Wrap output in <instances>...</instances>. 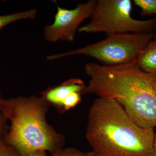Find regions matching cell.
<instances>
[{
  "mask_svg": "<svg viewBox=\"0 0 156 156\" xmlns=\"http://www.w3.org/2000/svg\"><path fill=\"white\" fill-rule=\"evenodd\" d=\"M49 106L41 96L0 98V112L11 122L6 143L19 156L39 150L53 154L62 148L64 136L46 120Z\"/></svg>",
  "mask_w": 156,
  "mask_h": 156,
  "instance_id": "3",
  "label": "cell"
},
{
  "mask_svg": "<svg viewBox=\"0 0 156 156\" xmlns=\"http://www.w3.org/2000/svg\"><path fill=\"white\" fill-rule=\"evenodd\" d=\"M36 9H30L27 11L17 12L14 14L0 16V30L9 23L22 19L34 20L36 17Z\"/></svg>",
  "mask_w": 156,
  "mask_h": 156,
  "instance_id": "9",
  "label": "cell"
},
{
  "mask_svg": "<svg viewBox=\"0 0 156 156\" xmlns=\"http://www.w3.org/2000/svg\"><path fill=\"white\" fill-rule=\"evenodd\" d=\"M0 156H19L16 151L4 141H0Z\"/></svg>",
  "mask_w": 156,
  "mask_h": 156,
  "instance_id": "13",
  "label": "cell"
},
{
  "mask_svg": "<svg viewBox=\"0 0 156 156\" xmlns=\"http://www.w3.org/2000/svg\"><path fill=\"white\" fill-rule=\"evenodd\" d=\"M82 94L80 92H74L71 93L63 100L62 111H68L76 106L80 102Z\"/></svg>",
  "mask_w": 156,
  "mask_h": 156,
  "instance_id": "11",
  "label": "cell"
},
{
  "mask_svg": "<svg viewBox=\"0 0 156 156\" xmlns=\"http://www.w3.org/2000/svg\"><path fill=\"white\" fill-rule=\"evenodd\" d=\"M97 3L95 0L78 4L74 9H68L57 6L52 24L44 28L45 40L50 43L58 41L73 42L76 32L85 20L91 17Z\"/></svg>",
  "mask_w": 156,
  "mask_h": 156,
  "instance_id": "6",
  "label": "cell"
},
{
  "mask_svg": "<svg viewBox=\"0 0 156 156\" xmlns=\"http://www.w3.org/2000/svg\"><path fill=\"white\" fill-rule=\"evenodd\" d=\"M136 63L143 71L156 76V41L153 39L148 43L140 53Z\"/></svg>",
  "mask_w": 156,
  "mask_h": 156,
  "instance_id": "8",
  "label": "cell"
},
{
  "mask_svg": "<svg viewBox=\"0 0 156 156\" xmlns=\"http://www.w3.org/2000/svg\"><path fill=\"white\" fill-rule=\"evenodd\" d=\"M87 86L83 81L78 78H72L60 85L51 87L41 92L42 98L48 105H53L62 111L63 100L74 92L85 94Z\"/></svg>",
  "mask_w": 156,
  "mask_h": 156,
  "instance_id": "7",
  "label": "cell"
},
{
  "mask_svg": "<svg viewBox=\"0 0 156 156\" xmlns=\"http://www.w3.org/2000/svg\"><path fill=\"white\" fill-rule=\"evenodd\" d=\"M90 77L85 94L112 98L131 119L144 128H156V76L141 70L136 62L116 66L87 63Z\"/></svg>",
  "mask_w": 156,
  "mask_h": 156,
  "instance_id": "1",
  "label": "cell"
},
{
  "mask_svg": "<svg viewBox=\"0 0 156 156\" xmlns=\"http://www.w3.org/2000/svg\"><path fill=\"white\" fill-rule=\"evenodd\" d=\"M27 156H48L46 151H36L29 154Z\"/></svg>",
  "mask_w": 156,
  "mask_h": 156,
  "instance_id": "15",
  "label": "cell"
},
{
  "mask_svg": "<svg viewBox=\"0 0 156 156\" xmlns=\"http://www.w3.org/2000/svg\"><path fill=\"white\" fill-rule=\"evenodd\" d=\"M1 95H2V93H1V91H0V98L1 97Z\"/></svg>",
  "mask_w": 156,
  "mask_h": 156,
  "instance_id": "19",
  "label": "cell"
},
{
  "mask_svg": "<svg viewBox=\"0 0 156 156\" xmlns=\"http://www.w3.org/2000/svg\"><path fill=\"white\" fill-rule=\"evenodd\" d=\"M8 121L6 117L0 112V141H2L4 138H5L9 131Z\"/></svg>",
  "mask_w": 156,
  "mask_h": 156,
  "instance_id": "14",
  "label": "cell"
},
{
  "mask_svg": "<svg viewBox=\"0 0 156 156\" xmlns=\"http://www.w3.org/2000/svg\"><path fill=\"white\" fill-rule=\"evenodd\" d=\"M134 2L141 9L142 16L156 14V0H134Z\"/></svg>",
  "mask_w": 156,
  "mask_h": 156,
  "instance_id": "10",
  "label": "cell"
},
{
  "mask_svg": "<svg viewBox=\"0 0 156 156\" xmlns=\"http://www.w3.org/2000/svg\"><path fill=\"white\" fill-rule=\"evenodd\" d=\"M86 156H102L94 151L86 153Z\"/></svg>",
  "mask_w": 156,
  "mask_h": 156,
  "instance_id": "16",
  "label": "cell"
},
{
  "mask_svg": "<svg viewBox=\"0 0 156 156\" xmlns=\"http://www.w3.org/2000/svg\"><path fill=\"white\" fill-rule=\"evenodd\" d=\"M155 156H156V155H155Z\"/></svg>",
  "mask_w": 156,
  "mask_h": 156,
  "instance_id": "20",
  "label": "cell"
},
{
  "mask_svg": "<svg viewBox=\"0 0 156 156\" xmlns=\"http://www.w3.org/2000/svg\"><path fill=\"white\" fill-rule=\"evenodd\" d=\"M154 128L134 122L116 101L98 97L90 106L86 136L102 156H155Z\"/></svg>",
  "mask_w": 156,
  "mask_h": 156,
  "instance_id": "2",
  "label": "cell"
},
{
  "mask_svg": "<svg viewBox=\"0 0 156 156\" xmlns=\"http://www.w3.org/2000/svg\"><path fill=\"white\" fill-rule=\"evenodd\" d=\"M155 31H156V28ZM153 40H155V41H156V34H155V37H154V38Z\"/></svg>",
  "mask_w": 156,
  "mask_h": 156,
  "instance_id": "18",
  "label": "cell"
},
{
  "mask_svg": "<svg viewBox=\"0 0 156 156\" xmlns=\"http://www.w3.org/2000/svg\"><path fill=\"white\" fill-rule=\"evenodd\" d=\"M154 150L156 155V132L155 133L154 139Z\"/></svg>",
  "mask_w": 156,
  "mask_h": 156,
  "instance_id": "17",
  "label": "cell"
},
{
  "mask_svg": "<svg viewBox=\"0 0 156 156\" xmlns=\"http://www.w3.org/2000/svg\"><path fill=\"white\" fill-rule=\"evenodd\" d=\"M130 0H98L91 20L79 27L80 33H105L107 35L128 33L154 32L156 17L145 20L132 18Z\"/></svg>",
  "mask_w": 156,
  "mask_h": 156,
  "instance_id": "5",
  "label": "cell"
},
{
  "mask_svg": "<svg viewBox=\"0 0 156 156\" xmlns=\"http://www.w3.org/2000/svg\"><path fill=\"white\" fill-rule=\"evenodd\" d=\"M51 156H86V153L75 148L67 147L58 150Z\"/></svg>",
  "mask_w": 156,
  "mask_h": 156,
  "instance_id": "12",
  "label": "cell"
},
{
  "mask_svg": "<svg viewBox=\"0 0 156 156\" xmlns=\"http://www.w3.org/2000/svg\"><path fill=\"white\" fill-rule=\"evenodd\" d=\"M154 32L115 34L94 44L47 56L49 61L67 56L84 55L96 58L104 65L116 66L136 62L140 52L154 37Z\"/></svg>",
  "mask_w": 156,
  "mask_h": 156,
  "instance_id": "4",
  "label": "cell"
}]
</instances>
